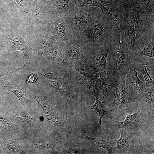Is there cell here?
I'll return each instance as SVG.
<instances>
[{
  "instance_id": "28",
  "label": "cell",
  "mask_w": 154,
  "mask_h": 154,
  "mask_svg": "<svg viewBox=\"0 0 154 154\" xmlns=\"http://www.w3.org/2000/svg\"><path fill=\"white\" fill-rule=\"evenodd\" d=\"M70 0H56V4L58 9L62 11H68L69 10Z\"/></svg>"
},
{
  "instance_id": "5",
  "label": "cell",
  "mask_w": 154,
  "mask_h": 154,
  "mask_svg": "<svg viewBox=\"0 0 154 154\" xmlns=\"http://www.w3.org/2000/svg\"><path fill=\"white\" fill-rule=\"evenodd\" d=\"M110 1L100 0V9L112 22L117 29L119 35H121L124 23V14L125 13L126 8L116 2Z\"/></svg>"
},
{
  "instance_id": "27",
  "label": "cell",
  "mask_w": 154,
  "mask_h": 154,
  "mask_svg": "<svg viewBox=\"0 0 154 154\" xmlns=\"http://www.w3.org/2000/svg\"><path fill=\"white\" fill-rule=\"evenodd\" d=\"M100 0H78L76 5L77 6H95L100 8Z\"/></svg>"
},
{
  "instance_id": "15",
  "label": "cell",
  "mask_w": 154,
  "mask_h": 154,
  "mask_svg": "<svg viewBox=\"0 0 154 154\" xmlns=\"http://www.w3.org/2000/svg\"><path fill=\"white\" fill-rule=\"evenodd\" d=\"M94 96L96 98V101L93 105L89 107L90 109L95 110L99 114V121L96 127L99 129L102 126L101 121L102 118L109 112L110 113V111L109 105L100 94L96 91Z\"/></svg>"
},
{
  "instance_id": "21",
  "label": "cell",
  "mask_w": 154,
  "mask_h": 154,
  "mask_svg": "<svg viewBox=\"0 0 154 154\" xmlns=\"http://www.w3.org/2000/svg\"><path fill=\"white\" fill-rule=\"evenodd\" d=\"M70 66L79 74L94 82L96 73L89 65L86 59Z\"/></svg>"
},
{
  "instance_id": "20",
  "label": "cell",
  "mask_w": 154,
  "mask_h": 154,
  "mask_svg": "<svg viewBox=\"0 0 154 154\" xmlns=\"http://www.w3.org/2000/svg\"><path fill=\"white\" fill-rule=\"evenodd\" d=\"M139 112L140 108H139L136 113L127 115L123 121H118L116 120L113 124L108 125V127L114 130L119 129H132V127L136 122Z\"/></svg>"
},
{
  "instance_id": "12",
  "label": "cell",
  "mask_w": 154,
  "mask_h": 154,
  "mask_svg": "<svg viewBox=\"0 0 154 154\" xmlns=\"http://www.w3.org/2000/svg\"><path fill=\"white\" fill-rule=\"evenodd\" d=\"M2 88L14 93L23 104H25L30 100L29 93L23 87L16 83L13 79H9L2 83Z\"/></svg>"
},
{
  "instance_id": "33",
  "label": "cell",
  "mask_w": 154,
  "mask_h": 154,
  "mask_svg": "<svg viewBox=\"0 0 154 154\" xmlns=\"http://www.w3.org/2000/svg\"><path fill=\"white\" fill-rule=\"evenodd\" d=\"M150 108L153 114H154V104H150Z\"/></svg>"
},
{
  "instance_id": "14",
  "label": "cell",
  "mask_w": 154,
  "mask_h": 154,
  "mask_svg": "<svg viewBox=\"0 0 154 154\" xmlns=\"http://www.w3.org/2000/svg\"><path fill=\"white\" fill-rule=\"evenodd\" d=\"M34 98L42 109L47 119L54 125L59 128H62L65 122H63V120L59 116L58 114L53 110L44 100L35 96Z\"/></svg>"
},
{
  "instance_id": "19",
  "label": "cell",
  "mask_w": 154,
  "mask_h": 154,
  "mask_svg": "<svg viewBox=\"0 0 154 154\" xmlns=\"http://www.w3.org/2000/svg\"><path fill=\"white\" fill-rule=\"evenodd\" d=\"M37 72L46 79L57 80L66 78L62 68H59L51 64H45L40 71Z\"/></svg>"
},
{
  "instance_id": "30",
  "label": "cell",
  "mask_w": 154,
  "mask_h": 154,
  "mask_svg": "<svg viewBox=\"0 0 154 154\" xmlns=\"http://www.w3.org/2000/svg\"><path fill=\"white\" fill-rule=\"evenodd\" d=\"M63 153L65 154H76L80 153L79 151L74 147H69L65 151H64Z\"/></svg>"
},
{
  "instance_id": "10",
  "label": "cell",
  "mask_w": 154,
  "mask_h": 154,
  "mask_svg": "<svg viewBox=\"0 0 154 154\" xmlns=\"http://www.w3.org/2000/svg\"><path fill=\"white\" fill-rule=\"evenodd\" d=\"M87 51L84 46L80 42H76L67 47L62 53L63 63L72 65L86 59Z\"/></svg>"
},
{
  "instance_id": "11",
  "label": "cell",
  "mask_w": 154,
  "mask_h": 154,
  "mask_svg": "<svg viewBox=\"0 0 154 154\" xmlns=\"http://www.w3.org/2000/svg\"><path fill=\"white\" fill-rule=\"evenodd\" d=\"M140 57L131 59L132 67L136 71L141 73L145 80V88L154 84V81L148 72V66L150 61L149 57Z\"/></svg>"
},
{
  "instance_id": "3",
  "label": "cell",
  "mask_w": 154,
  "mask_h": 154,
  "mask_svg": "<svg viewBox=\"0 0 154 154\" xmlns=\"http://www.w3.org/2000/svg\"><path fill=\"white\" fill-rule=\"evenodd\" d=\"M119 138L116 139V153L119 154L128 152L139 153L142 150V143L138 135L132 129H120Z\"/></svg>"
},
{
  "instance_id": "13",
  "label": "cell",
  "mask_w": 154,
  "mask_h": 154,
  "mask_svg": "<svg viewBox=\"0 0 154 154\" xmlns=\"http://www.w3.org/2000/svg\"><path fill=\"white\" fill-rule=\"evenodd\" d=\"M45 83L52 88L61 97L70 99V89L68 81L66 78L57 80H50L44 78Z\"/></svg>"
},
{
  "instance_id": "26",
  "label": "cell",
  "mask_w": 154,
  "mask_h": 154,
  "mask_svg": "<svg viewBox=\"0 0 154 154\" xmlns=\"http://www.w3.org/2000/svg\"><path fill=\"white\" fill-rule=\"evenodd\" d=\"M154 85L145 88L141 96V99L150 104H154Z\"/></svg>"
},
{
  "instance_id": "16",
  "label": "cell",
  "mask_w": 154,
  "mask_h": 154,
  "mask_svg": "<svg viewBox=\"0 0 154 154\" xmlns=\"http://www.w3.org/2000/svg\"><path fill=\"white\" fill-rule=\"evenodd\" d=\"M6 38L8 44L11 48L24 56L28 57L30 56L32 49L27 45L23 36L12 37L8 35Z\"/></svg>"
},
{
  "instance_id": "24",
  "label": "cell",
  "mask_w": 154,
  "mask_h": 154,
  "mask_svg": "<svg viewBox=\"0 0 154 154\" xmlns=\"http://www.w3.org/2000/svg\"><path fill=\"white\" fill-rule=\"evenodd\" d=\"M154 38H153L150 43L148 42V41H146L145 42L143 49L140 52L138 56H144L154 58Z\"/></svg>"
},
{
  "instance_id": "18",
  "label": "cell",
  "mask_w": 154,
  "mask_h": 154,
  "mask_svg": "<svg viewBox=\"0 0 154 154\" xmlns=\"http://www.w3.org/2000/svg\"><path fill=\"white\" fill-rule=\"evenodd\" d=\"M48 47L50 54L51 64L61 69L63 63L62 50L53 39L49 40Z\"/></svg>"
},
{
  "instance_id": "23",
  "label": "cell",
  "mask_w": 154,
  "mask_h": 154,
  "mask_svg": "<svg viewBox=\"0 0 154 154\" xmlns=\"http://www.w3.org/2000/svg\"><path fill=\"white\" fill-rule=\"evenodd\" d=\"M92 30V37L94 42L100 40L104 37L105 33L102 24L99 22H95L93 24Z\"/></svg>"
},
{
  "instance_id": "29",
  "label": "cell",
  "mask_w": 154,
  "mask_h": 154,
  "mask_svg": "<svg viewBox=\"0 0 154 154\" xmlns=\"http://www.w3.org/2000/svg\"><path fill=\"white\" fill-rule=\"evenodd\" d=\"M6 145L9 149L13 150H17L19 151L20 149L19 147L13 141L11 140L7 141L6 143Z\"/></svg>"
},
{
  "instance_id": "2",
  "label": "cell",
  "mask_w": 154,
  "mask_h": 154,
  "mask_svg": "<svg viewBox=\"0 0 154 154\" xmlns=\"http://www.w3.org/2000/svg\"><path fill=\"white\" fill-rule=\"evenodd\" d=\"M133 100L128 94L125 82V76L121 77L118 87H116L115 98L109 106L110 113L117 120L129 111L130 104Z\"/></svg>"
},
{
  "instance_id": "9",
  "label": "cell",
  "mask_w": 154,
  "mask_h": 154,
  "mask_svg": "<svg viewBox=\"0 0 154 154\" xmlns=\"http://www.w3.org/2000/svg\"><path fill=\"white\" fill-rule=\"evenodd\" d=\"M135 69L132 67L125 76L126 90L133 100L139 98L145 89V85L139 79Z\"/></svg>"
},
{
  "instance_id": "7",
  "label": "cell",
  "mask_w": 154,
  "mask_h": 154,
  "mask_svg": "<svg viewBox=\"0 0 154 154\" xmlns=\"http://www.w3.org/2000/svg\"><path fill=\"white\" fill-rule=\"evenodd\" d=\"M110 45L96 47L87 52L86 59L95 73L106 71L107 60Z\"/></svg>"
},
{
  "instance_id": "8",
  "label": "cell",
  "mask_w": 154,
  "mask_h": 154,
  "mask_svg": "<svg viewBox=\"0 0 154 154\" xmlns=\"http://www.w3.org/2000/svg\"><path fill=\"white\" fill-rule=\"evenodd\" d=\"M128 25V45L131 49L135 46L136 41L142 31L143 27L139 8H133L131 11Z\"/></svg>"
},
{
  "instance_id": "17",
  "label": "cell",
  "mask_w": 154,
  "mask_h": 154,
  "mask_svg": "<svg viewBox=\"0 0 154 154\" xmlns=\"http://www.w3.org/2000/svg\"><path fill=\"white\" fill-rule=\"evenodd\" d=\"M81 134L82 138L94 141L98 147L103 148L108 154L116 153L115 147V141H114L108 135H104L98 138H93L85 135L81 131Z\"/></svg>"
},
{
  "instance_id": "6",
  "label": "cell",
  "mask_w": 154,
  "mask_h": 154,
  "mask_svg": "<svg viewBox=\"0 0 154 154\" xmlns=\"http://www.w3.org/2000/svg\"><path fill=\"white\" fill-rule=\"evenodd\" d=\"M94 83L95 90L103 96L110 106L114 100L116 87L107 72L101 71L96 73Z\"/></svg>"
},
{
  "instance_id": "4",
  "label": "cell",
  "mask_w": 154,
  "mask_h": 154,
  "mask_svg": "<svg viewBox=\"0 0 154 154\" xmlns=\"http://www.w3.org/2000/svg\"><path fill=\"white\" fill-rule=\"evenodd\" d=\"M62 68L71 88H76L88 95L94 96L96 92L94 82L76 71L70 65L63 63Z\"/></svg>"
},
{
  "instance_id": "25",
  "label": "cell",
  "mask_w": 154,
  "mask_h": 154,
  "mask_svg": "<svg viewBox=\"0 0 154 154\" xmlns=\"http://www.w3.org/2000/svg\"><path fill=\"white\" fill-rule=\"evenodd\" d=\"M142 11L147 16L154 18V0H140Z\"/></svg>"
},
{
  "instance_id": "32",
  "label": "cell",
  "mask_w": 154,
  "mask_h": 154,
  "mask_svg": "<svg viewBox=\"0 0 154 154\" xmlns=\"http://www.w3.org/2000/svg\"><path fill=\"white\" fill-rule=\"evenodd\" d=\"M23 69V67H22L21 68H19L15 70H13L10 72H6L5 73L1 72L0 73V77L2 76H3L6 75H9V74H11L13 73H15V72H17L19 70H20L21 69Z\"/></svg>"
},
{
  "instance_id": "22",
  "label": "cell",
  "mask_w": 154,
  "mask_h": 154,
  "mask_svg": "<svg viewBox=\"0 0 154 154\" xmlns=\"http://www.w3.org/2000/svg\"><path fill=\"white\" fill-rule=\"evenodd\" d=\"M92 19L90 15L83 13L75 15L73 18V21L75 27L78 29L84 28L89 23Z\"/></svg>"
},
{
  "instance_id": "1",
  "label": "cell",
  "mask_w": 154,
  "mask_h": 154,
  "mask_svg": "<svg viewBox=\"0 0 154 154\" xmlns=\"http://www.w3.org/2000/svg\"><path fill=\"white\" fill-rule=\"evenodd\" d=\"M121 35H119L118 44L112 58L107 57L106 72L113 82L117 77L125 76L132 67L131 58L129 56L128 45L122 43Z\"/></svg>"
},
{
  "instance_id": "31",
  "label": "cell",
  "mask_w": 154,
  "mask_h": 154,
  "mask_svg": "<svg viewBox=\"0 0 154 154\" xmlns=\"http://www.w3.org/2000/svg\"><path fill=\"white\" fill-rule=\"evenodd\" d=\"M37 77L35 74H31L28 78V82L30 83H33L35 82L37 80Z\"/></svg>"
}]
</instances>
